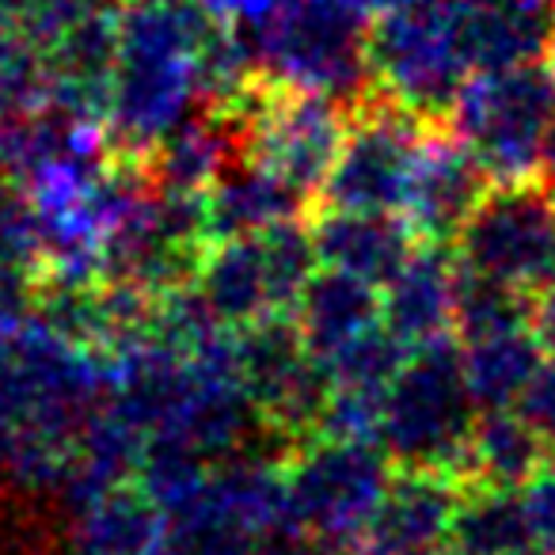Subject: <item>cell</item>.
Instances as JSON below:
<instances>
[{"label":"cell","mask_w":555,"mask_h":555,"mask_svg":"<svg viewBox=\"0 0 555 555\" xmlns=\"http://www.w3.org/2000/svg\"><path fill=\"white\" fill-rule=\"evenodd\" d=\"M232 358H236V377L255 411L270 408L278 396L286 392L317 354L305 343L294 312H274L255 324H244L232 332Z\"/></svg>","instance_id":"cell-19"},{"label":"cell","mask_w":555,"mask_h":555,"mask_svg":"<svg viewBox=\"0 0 555 555\" xmlns=\"http://www.w3.org/2000/svg\"><path fill=\"white\" fill-rule=\"evenodd\" d=\"M449 544L464 555L537 552L532 547L529 517H525L521 487H487V483L464 487Z\"/></svg>","instance_id":"cell-22"},{"label":"cell","mask_w":555,"mask_h":555,"mask_svg":"<svg viewBox=\"0 0 555 555\" xmlns=\"http://www.w3.org/2000/svg\"><path fill=\"white\" fill-rule=\"evenodd\" d=\"M396 464L377 441L312 438L282 464L289 525L297 537L354 555L362 529L380 506Z\"/></svg>","instance_id":"cell-4"},{"label":"cell","mask_w":555,"mask_h":555,"mask_svg":"<svg viewBox=\"0 0 555 555\" xmlns=\"http://www.w3.org/2000/svg\"><path fill=\"white\" fill-rule=\"evenodd\" d=\"M47 236L31 194L20 183H0V267H42Z\"/></svg>","instance_id":"cell-26"},{"label":"cell","mask_w":555,"mask_h":555,"mask_svg":"<svg viewBox=\"0 0 555 555\" xmlns=\"http://www.w3.org/2000/svg\"><path fill=\"white\" fill-rule=\"evenodd\" d=\"M532 327V294L494 282L479 270L456 262L453 286V335L461 343L487 339V335Z\"/></svg>","instance_id":"cell-23"},{"label":"cell","mask_w":555,"mask_h":555,"mask_svg":"<svg viewBox=\"0 0 555 555\" xmlns=\"http://www.w3.org/2000/svg\"><path fill=\"white\" fill-rule=\"evenodd\" d=\"M69 521V537L92 555H160L168 537V514L138 479L95 494Z\"/></svg>","instance_id":"cell-17"},{"label":"cell","mask_w":555,"mask_h":555,"mask_svg":"<svg viewBox=\"0 0 555 555\" xmlns=\"http://www.w3.org/2000/svg\"><path fill=\"white\" fill-rule=\"evenodd\" d=\"M31 4L35 0H0V20H12V24H16Z\"/></svg>","instance_id":"cell-32"},{"label":"cell","mask_w":555,"mask_h":555,"mask_svg":"<svg viewBox=\"0 0 555 555\" xmlns=\"http://www.w3.org/2000/svg\"><path fill=\"white\" fill-rule=\"evenodd\" d=\"M461 347H464V380H468V392L479 411L514 408L547 354L532 327L487 335V339H472L461 343Z\"/></svg>","instance_id":"cell-21"},{"label":"cell","mask_w":555,"mask_h":555,"mask_svg":"<svg viewBox=\"0 0 555 555\" xmlns=\"http://www.w3.org/2000/svg\"><path fill=\"white\" fill-rule=\"evenodd\" d=\"M521 502H525V517H529L532 547L540 555H555V461H547L521 487Z\"/></svg>","instance_id":"cell-28"},{"label":"cell","mask_w":555,"mask_h":555,"mask_svg":"<svg viewBox=\"0 0 555 555\" xmlns=\"http://www.w3.org/2000/svg\"><path fill=\"white\" fill-rule=\"evenodd\" d=\"M479 408L464 380L456 335L415 347L380 403L377 446L396 468L449 472L464 483V456Z\"/></svg>","instance_id":"cell-2"},{"label":"cell","mask_w":555,"mask_h":555,"mask_svg":"<svg viewBox=\"0 0 555 555\" xmlns=\"http://www.w3.org/2000/svg\"><path fill=\"white\" fill-rule=\"evenodd\" d=\"M532 332L544 343L547 354H555V278L532 294Z\"/></svg>","instance_id":"cell-30"},{"label":"cell","mask_w":555,"mask_h":555,"mask_svg":"<svg viewBox=\"0 0 555 555\" xmlns=\"http://www.w3.org/2000/svg\"><path fill=\"white\" fill-rule=\"evenodd\" d=\"M194 286L206 297L209 312L224 327H232V332L282 312L278 309L274 278H270L259 232L236 240H214L198 262Z\"/></svg>","instance_id":"cell-16"},{"label":"cell","mask_w":555,"mask_h":555,"mask_svg":"<svg viewBox=\"0 0 555 555\" xmlns=\"http://www.w3.org/2000/svg\"><path fill=\"white\" fill-rule=\"evenodd\" d=\"M415 555H464V552H456L453 544H438V547H426V552H415Z\"/></svg>","instance_id":"cell-34"},{"label":"cell","mask_w":555,"mask_h":555,"mask_svg":"<svg viewBox=\"0 0 555 555\" xmlns=\"http://www.w3.org/2000/svg\"><path fill=\"white\" fill-rule=\"evenodd\" d=\"M456 247L423 240L400 274L380 289V324L411 350L453 335Z\"/></svg>","instance_id":"cell-14"},{"label":"cell","mask_w":555,"mask_h":555,"mask_svg":"<svg viewBox=\"0 0 555 555\" xmlns=\"http://www.w3.org/2000/svg\"><path fill=\"white\" fill-rule=\"evenodd\" d=\"M517 555H540V552H517Z\"/></svg>","instance_id":"cell-37"},{"label":"cell","mask_w":555,"mask_h":555,"mask_svg":"<svg viewBox=\"0 0 555 555\" xmlns=\"http://www.w3.org/2000/svg\"><path fill=\"white\" fill-rule=\"evenodd\" d=\"M244 130V156L267 164L317 206L350 126V111L320 92L262 77L240 107L229 111Z\"/></svg>","instance_id":"cell-5"},{"label":"cell","mask_w":555,"mask_h":555,"mask_svg":"<svg viewBox=\"0 0 555 555\" xmlns=\"http://www.w3.org/2000/svg\"><path fill=\"white\" fill-rule=\"evenodd\" d=\"M35 301H39V270L0 267V327L35 320Z\"/></svg>","instance_id":"cell-29"},{"label":"cell","mask_w":555,"mask_h":555,"mask_svg":"<svg viewBox=\"0 0 555 555\" xmlns=\"http://www.w3.org/2000/svg\"><path fill=\"white\" fill-rule=\"evenodd\" d=\"M491 183V171L479 164V156L449 126H438L415 164L403 217L415 224L418 240L453 244Z\"/></svg>","instance_id":"cell-11"},{"label":"cell","mask_w":555,"mask_h":555,"mask_svg":"<svg viewBox=\"0 0 555 555\" xmlns=\"http://www.w3.org/2000/svg\"><path fill=\"white\" fill-rule=\"evenodd\" d=\"M514 411L555 453V354H544V362H540V370L532 373V380L525 385V392H521V400L514 403Z\"/></svg>","instance_id":"cell-27"},{"label":"cell","mask_w":555,"mask_h":555,"mask_svg":"<svg viewBox=\"0 0 555 555\" xmlns=\"http://www.w3.org/2000/svg\"><path fill=\"white\" fill-rule=\"evenodd\" d=\"M122 0H95L92 9L47 50L50 100L57 111L80 122L107 126L111 88L122 47Z\"/></svg>","instance_id":"cell-9"},{"label":"cell","mask_w":555,"mask_h":555,"mask_svg":"<svg viewBox=\"0 0 555 555\" xmlns=\"http://www.w3.org/2000/svg\"><path fill=\"white\" fill-rule=\"evenodd\" d=\"M39 555H92V552H85V547L77 544V540H65V544H50V547H42Z\"/></svg>","instance_id":"cell-33"},{"label":"cell","mask_w":555,"mask_h":555,"mask_svg":"<svg viewBox=\"0 0 555 555\" xmlns=\"http://www.w3.org/2000/svg\"><path fill=\"white\" fill-rule=\"evenodd\" d=\"M547 461H552V449L514 408L479 411L468 456H464V483L525 487Z\"/></svg>","instance_id":"cell-20"},{"label":"cell","mask_w":555,"mask_h":555,"mask_svg":"<svg viewBox=\"0 0 555 555\" xmlns=\"http://www.w3.org/2000/svg\"><path fill=\"white\" fill-rule=\"evenodd\" d=\"M122 4H149V0H122Z\"/></svg>","instance_id":"cell-35"},{"label":"cell","mask_w":555,"mask_h":555,"mask_svg":"<svg viewBox=\"0 0 555 555\" xmlns=\"http://www.w3.org/2000/svg\"><path fill=\"white\" fill-rule=\"evenodd\" d=\"M312 244L320 267L347 270V274L385 289L403 262L423 244L415 224L403 214H377V209H332L312 206L309 214Z\"/></svg>","instance_id":"cell-12"},{"label":"cell","mask_w":555,"mask_h":555,"mask_svg":"<svg viewBox=\"0 0 555 555\" xmlns=\"http://www.w3.org/2000/svg\"><path fill=\"white\" fill-rule=\"evenodd\" d=\"M312 214V198H305L294 183L270 171L267 164L236 156L214 183L206 186L209 240H236L267 232L282 221Z\"/></svg>","instance_id":"cell-15"},{"label":"cell","mask_w":555,"mask_h":555,"mask_svg":"<svg viewBox=\"0 0 555 555\" xmlns=\"http://www.w3.org/2000/svg\"><path fill=\"white\" fill-rule=\"evenodd\" d=\"M453 247L464 267L537 294L555 278V183L547 176L491 183Z\"/></svg>","instance_id":"cell-7"},{"label":"cell","mask_w":555,"mask_h":555,"mask_svg":"<svg viewBox=\"0 0 555 555\" xmlns=\"http://www.w3.org/2000/svg\"><path fill=\"white\" fill-rule=\"evenodd\" d=\"M453 20L472 73L540 62L555 47V0H456Z\"/></svg>","instance_id":"cell-13"},{"label":"cell","mask_w":555,"mask_h":555,"mask_svg":"<svg viewBox=\"0 0 555 555\" xmlns=\"http://www.w3.org/2000/svg\"><path fill=\"white\" fill-rule=\"evenodd\" d=\"M547 57H552V65H555V47H552V54H547Z\"/></svg>","instance_id":"cell-36"},{"label":"cell","mask_w":555,"mask_h":555,"mask_svg":"<svg viewBox=\"0 0 555 555\" xmlns=\"http://www.w3.org/2000/svg\"><path fill=\"white\" fill-rule=\"evenodd\" d=\"M294 320L317 358H332L380 324V286L347 270L320 267L294 305Z\"/></svg>","instance_id":"cell-18"},{"label":"cell","mask_w":555,"mask_h":555,"mask_svg":"<svg viewBox=\"0 0 555 555\" xmlns=\"http://www.w3.org/2000/svg\"><path fill=\"white\" fill-rule=\"evenodd\" d=\"M411 347L400 343L385 324L370 327L365 335H358L354 343H347L343 350H335L327 362L335 388H362V392H388V385L396 380V373L408 365Z\"/></svg>","instance_id":"cell-24"},{"label":"cell","mask_w":555,"mask_h":555,"mask_svg":"<svg viewBox=\"0 0 555 555\" xmlns=\"http://www.w3.org/2000/svg\"><path fill=\"white\" fill-rule=\"evenodd\" d=\"M370 65L380 95L446 126L472 65L453 9H388L370 27Z\"/></svg>","instance_id":"cell-8"},{"label":"cell","mask_w":555,"mask_h":555,"mask_svg":"<svg viewBox=\"0 0 555 555\" xmlns=\"http://www.w3.org/2000/svg\"><path fill=\"white\" fill-rule=\"evenodd\" d=\"M464 487L449 472L396 468L380 506L354 544V555H415L449 544Z\"/></svg>","instance_id":"cell-10"},{"label":"cell","mask_w":555,"mask_h":555,"mask_svg":"<svg viewBox=\"0 0 555 555\" xmlns=\"http://www.w3.org/2000/svg\"><path fill=\"white\" fill-rule=\"evenodd\" d=\"M236 27L270 80L320 92L347 111L377 92L370 65L373 20L358 12L332 0H262L259 12Z\"/></svg>","instance_id":"cell-1"},{"label":"cell","mask_w":555,"mask_h":555,"mask_svg":"<svg viewBox=\"0 0 555 555\" xmlns=\"http://www.w3.org/2000/svg\"><path fill=\"white\" fill-rule=\"evenodd\" d=\"M434 130L438 122L373 92L370 100L350 111L347 138L327 171L317 206L403 214L415 164Z\"/></svg>","instance_id":"cell-6"},{"label":"cell","mask_w":555,"mask_h":555,"mask_svg":"<svg viewBox=\"0 0 555 555\" xmlns=\"http://www.w3.org/2000/svg\"><path fill=\"white\" fill-rule=\"evenodd\" d=\"M50 100L47 54L20 31V24L0 20V118L24 115Z\"/></svg>","instance_id":"cell-25"},{"label":"cell","mask_w":555,"mask_h":555,"mask_svg":"<svg viewBox=\"0 0 555 555\" xmlns=\"http://www.w3.org/2000/svg\"><path fill=\"white\" fill-rule=\"evenodd\" d=\"M446 126L479 156L494 183L540 176L547 133L555 126L552 57L472 73Z\"/></svg>","instance_id":"cell-3"},{"label":"cell","mask_w":555,"mask_h":555,"mask_svg":"<svg viewBox=\"0 0 555 555\" xmlns=\"http://www.w3.org/2000/svg\"><path fill=\"white\" fill-rule=\"evenodd\" d=\"M456 0H380V12L388 9H453Z\"/></svg>","instance_id":"cell-31"}]
</instances>
